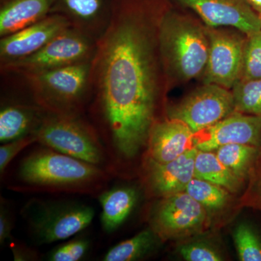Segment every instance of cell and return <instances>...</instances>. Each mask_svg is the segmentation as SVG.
I'll return each instance as SVG.
<instances>
[{
  "label": "cell",
  "instance_id": "6da1fadb",
  "mask_svg": "<svg viewBox=\"0 0 261 261\" xmlns=\"http://www.w3.org/2000/svg\"><path fill=\"white\" fill-rule=\"evenodd\" d=\"M163 0H112L107 29L91 61V111L118 153L147 145L166 79L159 44Z\"/></svg>",
  "mask_w": 261,
  "mask_h": 261
},
{
  "label": "cell",
  "instance_id": "7a4b0ae2",
  "mask_svg": "<svg viewBox=\"0 0 261 261\" xmlns=\"http://www.w3.org/2000/svg\"><path fill=\"white\" fill-rule=\"evenodd\" d=\"M159 44L166 79L187 82L205 73L210 43L207 29L195 20L166 8L159 22Z\"/></svg>",
  "mask_w": 261,
  "mask_h": 261
},
{
  "label": "cell",
  "instance_id": "3957f363",
  "mask_svg": "<svg viewBox=\"0 0 261 261\" xmlns=\"http://www.w3.org/2000/svg\"><path fill=\"white\" fill-rule=\"evenodd\" d=\"M91 61L38 73L3 74L46 112L81 115L89 104Z\"/></svg>",
  "mask_w": 261,
  "mask_h": 261
},
{
  "label": "cell",
  "instance_id": "277c9868",
  "mask_svg": "<svg viewBox=\"0 0 261 261\" xmlns=\"http://www.w3.org/2000/svg\"><path fill=\"white\" fill-rule=\"evenodd\" d=\"M18 173L31 186L67 190L87 189L105 177L99 166L48 147L25 157Z\"/></svg>",
  "mask_w": 261,
  "mask_h": 261
},
{
  "label": "cell",
  "instance_id": "5b68a950",
  "mask_svg": "<svg viewBox=\"0 0 261 261\" xmlns=\"http://www.w3.org/2000/svg\"><path fill=\"white\" fill-rule=\"evenodd\" d=\"M81 115L46 112L34 132L37 142L48 148L99 166L105 154L96 130Z\"/></svg>",
  "mask_w": 261,
  "mask_h": 261
},
{
  "label": "cell",
  "instance_id": "8992f818",
  "mask_svg": "<svg viewBox=\"0 0 261 261\" xmlns=\"http://www.w3.org/2000/svg\"><path fill=\"white\" fill-rule=\"evenodd\" d=\"M97 42L70 27L34 54L0 65L1 74L38 73L91 61Z\"/></svg>",
  "mask_w": 261,
  "mask_h": 261
},
{
  "label": "cell",
  "instance_id": "52a82bcc",
  "mask_svg": "<svg viewBox=\"0 0 261 261\" xmlns=\"http://www.w3.org/2000/svg\"><path fill=\"white\" fill-rule=\"evenodd\" d=\"M94 217V209L84 204L42 202L29 215V225L37 243L49 244L80 232Z\"/></svg>",
  "mask_w": 261,
  "mask_h": 261
},
{
  "label": "cell",
  "instance_id": "ba28073f",
  "mask_svg": "<svg viewBox=\"0 0 261 261\" xmlns=\"http://www.w3.org/2000/svg\"><path fill=\"white\" fill-rule=\"evenodd\" d=\"M234 111L231 89L204 84L176 104L168 106V118L185 122L194 133L217 123Z\"/></svg>",
  "mask_w": 261,
  "mask_h": 261
},
{
  "label": "cell",
  "instance_id": "9c48e42d",
  "mask_svg": "<svg viewBox=\"0 0 261 261\" xmlns=\"http://www.w3.org/2000/svg\"><path fill=\"white\" fill-rule=\"evenodd\" d=\"M207 209L186 192L162 197L154 207L151 224L162 240L187 238L202 232L209 224Z\"/></svg>",
  "mask_w": 261,
  "mask_h": 261
},
{
  "label": "cell",
  "instance_id": "30bf717a",
  "mask_svg": "<svg viewBox=\"0 0 261 261\" xmlns=\"http://www.w3.org/2000/svg\"><path fill=\"white\" fill-rule=\"evenodd\" d=\"M209 53L204 84H214L232 89L241 77L244 48L247 36L238 31L206 27Z\"/></svg>",
  "mask_w": 261,
  "mask_h": 261
},
{
  "label": "cell",
  "instance_id": "8fae6325",
  "mask_svg": "<svg viewBox=\"0 0 261 261\" xmlns=\"http://www.w3.org/2000/svg\"><path fill=\"white\" fill-rule=\"evenodd\" d=\"M193 10L207 27H231L246 36L261 30L260 15L247 0H174Z\"/></svg>",
  "mask_w": 261,
  "mask_h": 261
},
{
  "label": "cell",
  "instance_id": "7c38bea8",
  "mask_svg": "<svg viewBox=\"0 0 261 261\" xmlns=\"http://www.w3.org/2000/svg\"><path fill=\"white\" fill-rule=\"evenodd\" d=\"M195 148L214 151L228 144L261 146V116L233 111L222 120L195 133Z\"/></svg>",
  "mask_w": 261,
  "mask_h": 261
},
{
  "label": "cell",
  "instance_id": "4fadbf2b",
  "mask_svg": "<svg viewBox=\"0 0 261 261\" xmlns=\"http://www.w3.org/2000/svg\"><path fill=\"white\" fill-rule=\"evenodd\" d=\"M70 27L69 20L65 16L58 13H51L37 23L1 37L0 65L18 61L34 54L60 33Z\"/></svg>",
  "mask_w": 261,
  "mask_h": 261
},
{
  "label": "cell",
  "instance_id": "5bb4252c",
  "mask_svg": "<svg viewBox=\"0 0 261 261\" xmlns=\"http://www.w3.org/2000/svg\"><path fill=\"white\" fill-rule=\"evenodd\" d=\"M195 133L185 122L175 118L156 120L149 132L148 159L167 163L195 148Z\"/></svg>",
  "mask_w": 261,
  "mask_h": 261
},
{
  "label": "cell",
  "instance_id": "9a60e30c",
  "mask_svg": "<svg viewBox=\"0 0 261 261\" xmlns=\"http://www.w3.org/2000/svg\"><path fill=\"white\" fill-rule=\"evenodd\" d=\"M111 7L112 0H56L50 14L63 15L71 27L97 41L109 24Z\"/></svg>",
  "mask_w": 261,
  "mask_h": 261
},
{
  "label": "cell",
  "instance_id": "2e32d148",
  "mask_svg": "<svg viewBox=\"0 0 261 261\" xmlns=\"http://www.w3.org/2000/svg\"><path fill=\"white\" fill-rule=\"evenodd\" d=\"M197 151V148L190 149L167 163L147 159V182L151 190L162 197L185 192L187 185L195 178Z\"/></svg>",
  "mask_w": 261,
  "mask_h": 261
},
{
  "label": "cell",
  "instance_id": "e0dca14e",
  "mask_svg": "<svg viewBox=\"0 0 261 261\" xmlns=\"http://www.w3.org/2000/svg\"><path fill=\"white\" fill-rule=\"evenodd\" d=\"M56 0H0V37L37 23L50 14Z\"/></svg>",
  "mask_w": 261,
  "mask_h": 261
},
{
  "label": "cell",
  "instance_id": "ac0fdd59",
  "mask_svg": "<svg viewBox=\"0 0 261 261\" xmlns=\"http://www.w3.org/2000/svg\"><path fill=\"white\" fill-rule=\"evenodd\" d=\"M45 111L35 104L7 102L0 111V142L7 143L33 135Z\"/></svg>",
  "mask_w": 261,
  "mask_h": 261
},
{
  "label": "cell",
  "instance_id": "d6986e66",
  "mask_svg": "<svg viewBox=\"0 0 261 261\" xmlns=\"http://www.w3.org/2000/svg\"><path fill=\"white\" fill-rule=\"evenodd\" d=\"M138 200V192L130 187H118L105 192L99 197L101 224L108 233L116 231L126 221Z\"/></svg>",
  "mask_w": 261,
  "mask_h": 261
},
{
  "label": "cell",
  "instance_id": "ffe728a7",
  "mask_svg": "<svg viewBox=\"0 0 261 261\" xmlns=\"http://www.w3.org/2000/svg\"><path fill=\"white\" fill-rule=\"evenodd\" d=\"M195 177L216 184L231 193L240 191L244 183L220 161L213 151L197 149L195 161Z\"/></svg>",
  "mask_w": 261,
  "mask_h": 261
},
{
  "label": "cell",
  "instance_id": "44dd1931",
  "mask_svg": "<svg viewBox=\"0 0 261 261\" xmlns=\"http://www.w3.org/2000/svg\"><path fill=\"white\" fill-rule=\"evenodd\" d=\"M216 150L220 161L235 176L245 181L250 176L260 147L244 144H228Z\"/></svg>",
  "mask_w": 261,
  "mask_h": 261
},
{
  "label": "cell",
  "instance_id": "7402d4cb",
  "mask_svg": "<svg viewBox=\"0 0 261 261\" xmlns=\"http://www.w3.org/2000/svg\"><path fill=\"white\" fill-rule=\"evenodd\" d=\"M153 229H145L113 247L103 260L106 261H132L142 258L149 253L159 238Z\"/></svg>",
  "mask_w": 261,
  "mask_h": 261
},
{
  "label": "cell",
  "instance_id": "603a6c76",
  "mask_svg": "<svg viewBox=\"0 0 261 261\" xmlns=\"http://www.w3.org/2000/svg\"><path fill=\"white\" fill-rule=\"evenodd\" d=\"M185 192L206 209L211 210L224 208L230 200V192L224 187L196 177L187 185Z\"/></svg>",
  "mask_w": 261,
  "mask_h": 261
},
{
  "label": "cell",
  "instance_id": "cb8c5ba5",
  "mask_svg": "<svg viewBox=\"0 0 261 261\" xmlns=\"http://www.w3.org/2000/svg\"><path fill=\"white\" fill-rule=\"evenodd\" d=\"M234 111L261 116V80H240L232 89Z\"/></svg>",
  "mask_w": 261,
  "mask_h": 261
},
{
  "label": "cell",
  "instance_id": "d4e9b609",
  "mask_svg": "<svg viewBox=\"0 0 261 261\" xmlns=\"http://www.w3.org/2000/svg\"><path fill=\"white\" fill-rule=\"evenodd\" d=\"M233 238L240 260L261 261V238L251 226L239 224Z\"/></svg>",
  "mask_w": 261,
  "mask_h": 261
},
{
  "label": "cell",
  "instance_id": "484cf974",
  "mask_svg": "<svg viewBox=\"0 0 261 261\" xmlns=\"http://www.w3.org/2000/svg\"><path fill=\"white\" fill-rule=\"evenodd\" d=\"M261 80V30L247 36L240 80Z\"/></svg>",
  "mask_w": 261,
  "mask_h": 261
},
{
  "label": "cell",
  "instance_id": "4316f807",
  "mask_svg": "<svg viewBox=\"0 0 261 261\" xmlns=\"http://www.w3.org/2000/svg\"><path fill=\"white\" fill-rule=\"evenodd\" d=\"M89 248L88 240L78 239L55 249L49 255V260L51 261L80 260L88 252Z\"/></svg>",
  "mask_w": 261,
  "mask_h": 261
},
{
  "label": "cell",
  "instance_id": "83f0119b",
  "mask_svg": "<svg viewBox=\"0 0 261 261\" xmlns=\"http://www.w3.org/2000/svg\"><path fill=\"white\" fill-rule=\"evenodd\" d=\"M179 253L187 261H221L224 260L216 249L207 244L192 243L180 247Z\"/></svg>",
  "mask_w": 261,
  "mask_h": 261
},
{
  "label": "cell",
  "instance_id": "f1b7e54d",
  "mask_svg": "<svg viewBox=\"0 0 261 261\" xmlns=\"http://www.w3.org/2000/svg\"><path fill=\"white\" fill-rule=\"evenodd\" d=\"M248 179V189L245 197V204L261 211V146Z\"/></svg>",
  "mask_w": 261,
  "mask_h": 261
},
{
  "label": "cell",
  "instance_id": "f546056e",
  "mask_svg": "<svg viewBox=\"0 0 261 261\" xmlns=\"http://www.w3.org/2000/svg\"><path fill=\"white\" fill-rule=\"evenodd\" d=\"M34 134L3 144L0 147V172L3 173L8 164L25 147L37 142Z\"/></svg>",
  "mask_w": 261,
  "mask_h": 261
},
{
  "label": "cell",
  "instance_id": "4dcf8cb0",
  "mask_svg": "<svg viewBox=\"0 0 261 261\" xmlns=\"http://www.w3.org/2000/svg\"><path fill=\"white\" fill-rule=\"evenodd\" d=\"M13 229V221L10 216L9 211L6 208L5 205H1L0 210V243H4L11 236Z\"/></svg>",
  "mask_w": 261,
  "mask_h": 261
},
{
  "label": "cell",
  "instance_id": "1f68e13d",
  "mask_svg": "<svg viewBox=\"0 0 261 261\" xmlns=\"http://www.w3.org/2000/svg\"><path fill=\"white\" fill-rule=\"evenodd\" d=\"M247 2L258 14H261V0H247Z\"/></svg>",
  "mask_w": 261,
  "mask_h": 261
},
{
  "label": "cell",
  "instance_id": "d6a6232c",
  "mask_svg": "<svg viewBox=\"0 0 261 261\" xmlns=\"http://www.w3.org/2000/svg\"><path fill=\"white\" fill-rule=\"evenodd\" d=\"M259 15H260V18H261V14H259Z\"/></svg>",
  "mask_w": 261,
  "mask_h": 261
}]
</instances>
